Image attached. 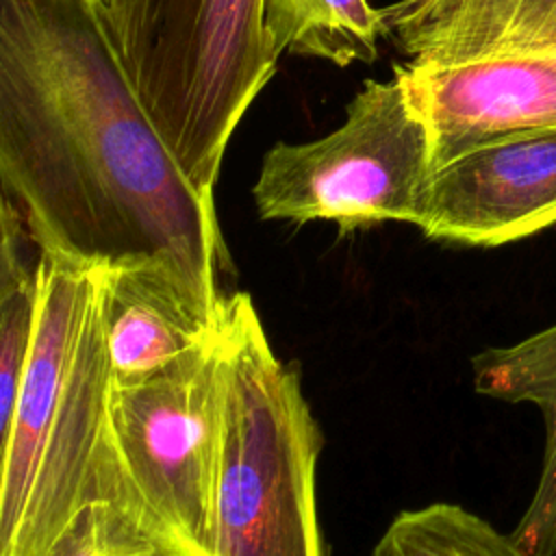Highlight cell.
<instances>
[{
    "mask_svg": "<svg viewBox=\"0 0 556 556\" xmlns=\"http://www.w3.org/2000/svg\"><path fill=\"white\" fill-rule=\"evenodd\" d=\"M0 180L39 252L159 265L219 321L232 265L215 200L156 130L96 0H0Z\"/></svg>",
    "mask_w": 556,
    "mask_h": 556,
    "instance_id": "obj_1",
    "label": "cell"
},
{
    "mask_svg": "<svg viewBox=\"0 0 556 556\" xmlns=\"http://www.w3.org/2000/svg\"><path fill=\"white\" fill-rule=\"evenodd\" d=\"M224 454L219 556H324L315 473L324 434L295 363L271 350L252 298L228 295L217 324Z\"/></svg>",
    "mask_w": 556,
    "mask_h": 556,
    "instance_id": "obj_2",
    "label": "cell"
},
{
    "mask_svg": "<svg viewBox=\"0 0 556 556\" xmlns=\"http://www.w3.org/2000/svg\"><path fill=\"white\" fill-rule=\"evenodd\" d=\"M104 17L163 141L213 198L228 141L280 59L263 0H111Z\"/></svg>",
    "mask_w": 556,
    "mask_h": 556,
    "instance_id": "obj_3",
    "label": "cell"
},
{
    "mask_svg": "<svg viewBox=\"0 0 556 556\" xmlns=\"http://www.w3.org/2000/svg\"><path fill=\"white\" fill-rule=\"evenodd\" d=\"M430 174L428 124L393 67L389 80H365L330 135L269 148L252 195L261 219H324L341 232L382 222L415 226Z\"/></svg>",
    "mask_w": 556,
    "mask_h": 556,
    "instance_id": "obj_4",
    "label": "cell"
},
{
    "mask_svg": "<svg viewBox=\"0 0 556 556\" xmlns=\"http://www.w3.org/2000/svg\"><path fill=\"white\" fill-rule=\"evenodd\" d=\"M109 437L126 489L156 541L178 556H219L224 417L217 332L159 376L113 387Z\"/></svg>",
    "mask_w": 556,
    "mask_h": 556,
    "instance_id": "obj_5",
    "label": "cell"
},
{
    "mask_svg": "<svg viewBox=\"0 0 556 556\" xmlns=\"http://www.w3.org/2000/svg\"><path fill=\"white\" fill-rule=\"evenodd\" d=\"M556 224V126L508 135L432 169L417 228L434 241L495 248Z\"/></svg>",
    "mask_w": 556,
    "mask_h": 556,
    "instance_id": "obj_6",
    "label": "cell"
},
{
    "mask_svg": "<svg viewBox=\"0 0 556 556\" xmlns=\"http://www.w3.org/2000/svg\"><path fill=\"white\" fill-rule=\"evenodd\" d=\"M424 115L432 169L489 141L556 126V63L486 56L454 65H395Z\"/></svg>",
    "mask_w": 556,
    "mask_h": 556,
    "instance_id": "obj_7",
    "label": "cell"
},
{
    "mask_svg": "<svg viewBox=\"0 0 556 556\" xmlns=\"http://www.w3.org/2000/svg\"><path fill=\"white\" fill-rule=\"evenodd\" d=\"M100 319L113 387H135L208 345L217 324L159 265L100 267Z\"/></svg>",
    "mask_w": 556,
    "mask_h": 556,
    "instance_id": "obj_8",
    "label": "cell"
},
{
    "mask_svg": "<svg viewBox=\"0 0 556 556\" xmlns=\"http://www.w3.org/2000/svg\"><path fill=\"white\" fill-rule=\"evenodd\" d=\"M382 20L413 65L486 56L556 63V0H397Z\"/></svg>",
    "mask_w": 556,
    "mask_h": 556,
    "instance_id": "obj_9",
    "label": "cell"
},
{
    "mask_svg": "<svg viewBox=\"0 0 556 556\" xmlns=\"http://www.w3.org/2000/svg\"><path fill=\"white\" fill-rule=\"evenodd\" d=\"M480 395L532 404L543 421V454L534 493L510 536L528 552H556V324L471 358Z\"/></svg>",
    "mask_w": 556,
    "mask_h": 556,
    "instance_id": "obj_10",
    "label": "cell"
},
{
    "mask_svg": "<svg viewBox=\"0 0 556 556\" xmlns=\"http://www.w3.org/2000/svg\"><path fill=\"white\" fill-rule=\"evenodd\" d=\"M271 50L315 56L339 67L371 63L387 37L382 9L367 0H263Z\"/></svg>",
    "mask_w": 556,
    "mask_h": 556,
    "instance_id": "obj_11",
    "label": "cell"
},
{
    "mask_svg": "<svg viewBox=\"0 0 556 556\" xmlns=\"http://www.w3.org/2000/svg\"><path fill=\"white\" fill-rule=\"evenodd\" d=\"M0 432L9 426L17 391L33 352L39 306L41 276L37 261L28 258L35 243L20 208L2 195L0 208Z\"/></svg>",
    "mask_w": 556,
    "mask_h": 556,
    "instance_id": "obj_12",
    "label": "cell"
},
{
    "mask_svg": "<svg viewBox=\"0 0 556 556\" xmlns=\"http://www.w3.org/2000/svg\"><path fill=\"white\" fill-rule=\"evenodd\" d=\"M371 556H556V552H528L480 515L458 504L434 502L395 515Z\"/></svg>",
    "mask_w": 556,
    "mask_h": 556,
    "instance_id": "obj_13",
    "label": "cell"
},
{
    "mask_svg": "<svg viewBox=\"0 0 556 556\" xmlns=\"http://www.w3.org/2000/svg\"><path fill=\"white\" fill-rule=\"evenodd\" d=\"M156 552L167 549L132 510L93 500L70 519L43 556H150Z\"/></svg>",
    "mask_w": 556,
    "mask_h": 556,
    "instance_id": "obj_14",
    "label": "cell"
},
{
    "mask_svg": "<svg viewBox=\"0 0 556 556\" xmlns=\"http://www.w3.org/2000/svg\"><path fill=\"white\" fill-rule=\"evenodd\" d=\"M150 556H178V554H172V552H156V554H150Z\"/></svg>",
    "mask_w": 556,
    "mask_h": 556,
    "instance_id": "obj_15",
    "label": "cell"
},
{
    "mask_svg": "<svg viewBox=\"0 0 556 556\" xmlns=\"http://www.w3.org/2000/svg\"><path fill=\"white\" fill-rule=\"evenodd\" d=\"M96 2H98V4H102V7H109V2H111V0H96Z\"/></svg>",
    "mask_w": 556,
    "mask_h": 556,
    "instance_id": "obj_16",
    "label": "cell"
}]
</instances>
